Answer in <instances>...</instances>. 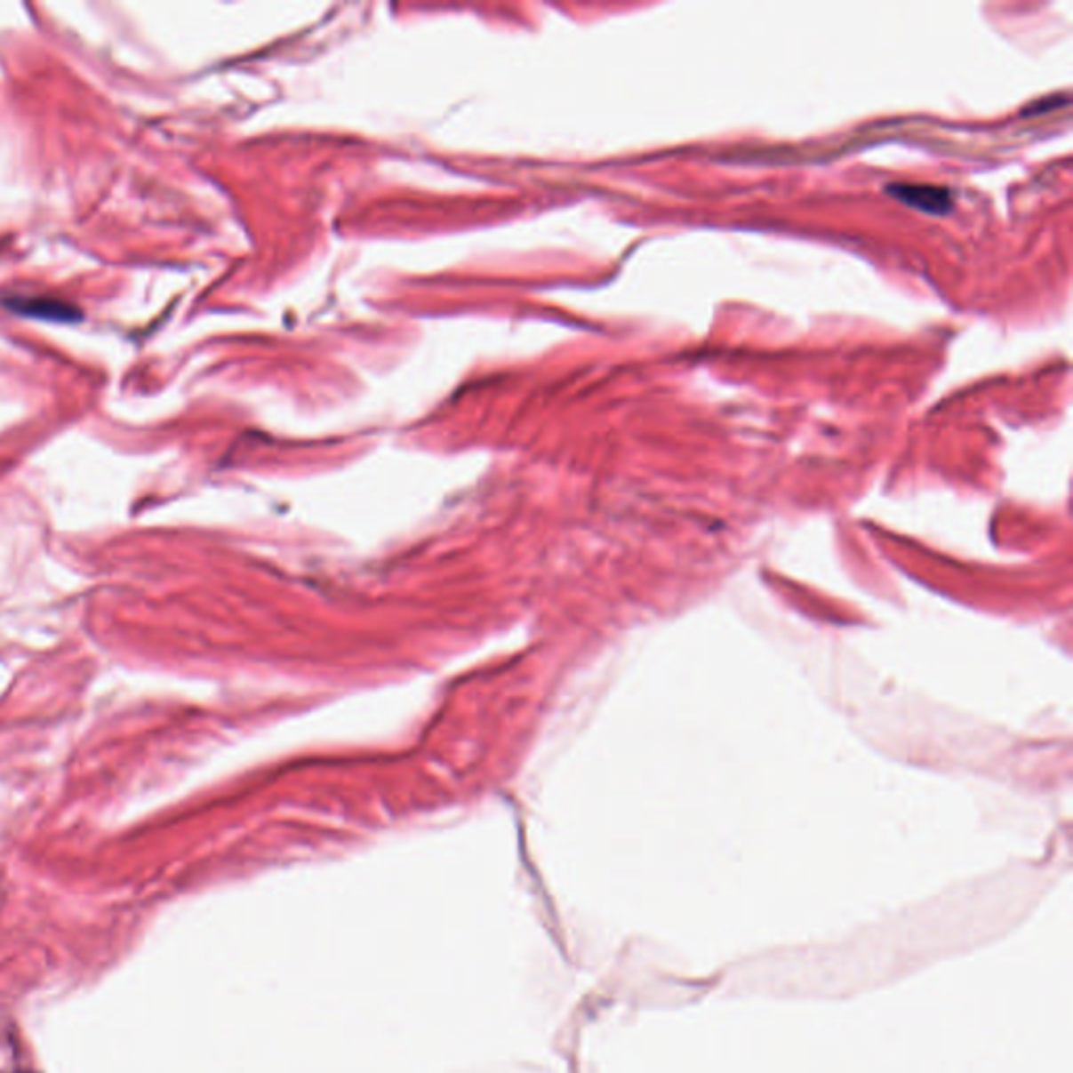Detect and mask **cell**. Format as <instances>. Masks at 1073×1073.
Returning a JSON list of instances; mask_svg holds the SVG:
<instances>
[{"label":"cell","instance_id":"1","mask_svg":"<svg viewBox=\"0 0 1073 1073\" xmlns=\"http://www.w3.org/2000/svg\"><path fill=\"white\" fill-rule=\"evenodd\" d=\"M885 191H887L891 197H895L897 202L931 216H946L954 210L952 193H949L946 187L940 185L893 183L885 187Z\"/></svg>","mask_w":1073,"mask_h":1073},{"label":"cell","instance_id":"2","mask_svg":"<svg viewBox=\"0 0 1073 1073\" xmlns=\"http://www.w3.org/2000/svg\"><path fill=\"white\" fill-rule=\"evenodd\" d=\"M13 307H15V310H21L23 315L51 316V319H61V321H76L74 316H78V313H72V308L66 307V304L55 302V300H40V298H28V300L17 298Z\"/></svg>","mask_w":1073,"mask_h":1073},{"label":"cell","instance_id":"3","mask_svg":"<svg viewBox=\"0 0 1073 1073\" xmlns=\"http://www.w3.org/2000/svg\"><path fill=\"white\" fill-rule=\"evenodd\" d=\"M1067 101H1069V97H1067V95H1063V97H1051V99H1042V101H1040V103H1034V105H1029V108H1028V109H1025V111H1023V114H1025V116H1036V114H1044V111H1048V109H1057V108H1059V105H1067Z\"/></svg>","mask_w":1073,"mask_h":1073}]
</instances>
